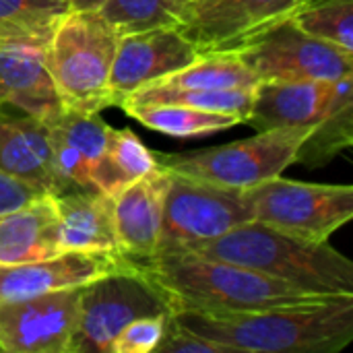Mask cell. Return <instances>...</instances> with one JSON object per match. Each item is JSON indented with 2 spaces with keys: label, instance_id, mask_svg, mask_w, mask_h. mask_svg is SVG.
Returning <instances> with one entry per match:
<instances>
[{
  "label": "cell",
  "instance_id": "1",
  "mask_svg": "<svg viewBox=\"0 0 353 353\" xmlns=\"http://www.w3.org/2000/svg\"><path fill=\"white\" fill-rule=\"evenodd\" d=\"M172 319L228 353H337L353 341V296L230 314L172 312Z\"/></svg>",
  "mask_w": 353,
  "mask_h": 353
},
{
  "label": "cell",
  "instance_id": "2",
  "mask_svg": "<svg viewBox=\"0 0 353 353\" xmlns=\"http://www.w3.org/2000/svg\"><path fill=\"white\" fill-rule=\"evenodd\" d=\"M132 267L165 298L172 312L230 314L333 298L310 294L242 265L192 252L155 254Z\"/></svg>",
  "mask_w": 353,
  "mask_h": 353
},
{
  "label": "cell",
  "instance_id": "3",
  "mask_svg": "<svg viewBox=\"0 0 353 353\" xmlns=\"http://www.w3.org/2000/svg\"><path fill=\"white\" fill-rule=\"evenodd\" d=\"M188 252L254 269L316 296H353L347 256L329 242L296 238L259 221H246Z\"/></svg>",
  "mask_w": 353,
  "mask_h": 353
},
{
  "label": "cell",
  "instance_id": "4",
  "mask_svg": "<svg viewBox=\"0 0 353 353\" xmlns=\"http://www.w3.org/2000/svg\"><path fill=\"white\" fill-rule=\"evenodd\" d=\"M118 31L99 10H66L46 46V64L66 110L101 114L112 108L108 81Z\"/></svg>",
  "mask_w": 353,
  "mask_h": 353
},
{
  "label": "cell",
  "instance_id": "5",
  "mask_svg": "<svg viewBox=\"0 0 353 353\" xmlns=\"http://www.w3.org/2000/svg\"><path fill=\"white\" fill-rule=\"evenodd\" d=\"M312 126L261 130L250 139L234 141L190 153L157 157L168 172L209 182L221 188L248 190L281 176L296 163V155Z\"/></svg>",
  "mask_w": 353,
  "mask_h": 353
},
{
  "label": "cell",
  "instance_id": "6",
  "mask_svg": "<svg viewBox=\"0 0 353 353\" xmlns=\"http://www.w3.org/2000/svg\"><path fill=\"white\" fill-rule=\"evenodd\" d=\"M250 221L310 242L329 238L353 217V186L312 184L281 176L244 190Z\"/></svg>",
  "mask_w": 353,
  "mask_h": 353
},
{
  "label": "cell",
  "instance_id": "7",
  "mask_svg": "<svg viewBox=\"0 0 353 353\" xmlns=\"http://www.w3.org/2000/svg\"><path fill=\"white\" fill-rule=\"evenodd\" d=\"M246 221H250V213L244 190L221 188L170 172L157 254L188 252Z\"/></svg>",
  "mask_w": 353,
  "mask_h": 353
},
{
  "label": "cell",
  "instance_id": "8",
  "mask_svg": "<svg viewBox=\"0 0 353 353\" xmlns=\"http://www.w3.org/2000/svg\"><path fill=\"white\" fill-rule=\"evenodd\" d=\"M172 314L165 298L132 265L101 275L81 290L70 353H110L114 337L134 319Z\"/></svg>",
  "mask_w": 353,
  "mask_h": 353
},
{
  "label": "cell",
  "instance_id": "9",
  "mask_svg": "<svg viewBox=\"0 0 353 353\" xmlns=\"http://www.w3.org/2000/svg\"><path fill=\"white\" fill-rule=\"evenodd\" d=\"M261 81H339L353 74V52L308 35L290 19L236 50Z\"/></svg>",
  "mask_w": 353,
  "mask_h": 353
},
{
  "label": "cell",
  "instance_id": "10",
  "mask_svg": "<svg viewBox=\"0 0 353 353\" xmlns=\"http://www.w3.org/2000/svg\"><path fill=\"white\" fill-rule=\"evenodd\" d=\"M50 27H0V110L27 114L43 124L62 105L46 64Z\"/></svg>",
  "mask_w": 353,
  "mask_h": 353
},
{
  "label": "cell",
  "instance_id": "11",
  "mask_svg": "<svg viewBox=\"0 0 353 353\" xmlns=\"http://www.w3.org/2000/svg\"><path fill=\"white\" fill-rule=\"evenodd\" d=\"M81 290L64 288L0 304V352L70 353L79 325Z\"/></svg>",
  "mask_w": 353,
  "mask_h": 353
},
{
  "label": "cell",
  "instance_id": "12",
  "mask_svg": "<svg viewBox=\"0 0 353 353\" xmlns=\"http://www.w3.org/2000/svg\"><path fill=\"white\" fill-rule=\"evenodd\" d=\"M306 0H190L180 29L199 54L236 52L259 33L288 21Z\"/></svg>",
  "mask_w": 353,
  "mask_h": 353
},
{
  "label": "cell",
  "instance_id": "13",
  "mask_svg": "<svg viewBox=\"0 0 353 353\" xmlns=\"http://www.w3.org/2000/svg\"><path fill=\"white\" fill-rule=\"evenodd\" d=\"M199 56L194 43L176 27H155L120 35L108 81L110 103L118 108L139 87L184 68Z\"/></svg>",
  "mask_w": 353,
  "mask_h": 353
},
{
  "label": "cell",
  "instance_id": "14",
  "mask_svg": "<svg viewBox=\"0 0 353 353\" xmlns=\"http://www.w3.org/2000/svg\"><path fill=\"white\" fill-rule=\"evenodd\" d=\"M128 265L130 263L122 256L72 250L46 261L0 265V304L27 300L64 288L85 285Z\"/></svg>",
  "mask_w": 353,
  "mask_h": 353
},
{
  "label": "cell",
  "instance_id": "15",
  "mask_svg": "<svg viewBox=\"0 0 353 353\" xmlns=\"http://www.w3.org/2000/svg\"><path fill=\"white\" fill-rule=\"evenodd\" d=\"M168 184L170 172L159 168L112 196L118 250L132 265L157 254Z\"/></svg>",
  "mask_w": 353,
  "mask_h": 353
},
{
  "label": "cell",
  "instance_id": "16",
  "mask_svg": "<svg viewBox=\"0 0 353 353\" xmlns=\"http://www.w3.org/2000/svg\"><path fill=\"white\" fill-rule=\"evenodd\" d=\"M0 172L54 196L72 190L54 168L48 126L14 110H0Z\"/></svg>",
  "mask_w": 353,
  "mask_h": 353
},
{
  "label": "cell",
  "instance_id": "17",
  "mask_svg": "<svg viewBox=\"0 0 353 353\" xmlns=\"http://www.w3.org/2000/svg\"><path fill=\"white\" fill-rule=\"evenodd\" d=\"M337 81H261L244 124L256 132L314 126L325 114Z\"/></svg>",
  "mask_w": 353,
  "mask_h": 353
},
{
  "label": "cell",
  "instance_id": "18",
  "mask_svg": "<svg viewBox=\"0 0 353 353\" xmlns=\"http://www.w3.org/2000/svg\"><path fill=\"white\" fill-rule=\"evenodd\" d=\"M62 252V223L54 194H39L0 213V265L46 261Z\"/></svg>",
  "mask_w": 353,
  "mask_h": 353
},
{
  "label": "cell",
  "instance_id": "19",
  "mask_svg": "<svg viewBox=\"0 0 353 353\" xmlns=\"http://www.w3.org/2000/svg\"><path fill=\"white\" fill-rule=\"evenodd\" d=\"M46 126L54 168L60 178L70 188H91V176L112 126L99 114L74 110H64Z\"/></svg>",
  "mask_w": 353,
  "mask_h": 353
},
{
  "label": "cell",
  "instance_id": "20",
  "mask_svg": "<svg viewBox=\"0 0 353 353\" xmlns=\"http://www.w3.org/2000/svg\"><path fill=\"white\" fill-rule=\"evenodd\" d=\"M54 201L60 213L64 252L122 256L116 240L112 196L93 188H72L56 194Z\"/></svg>",
  "mask_w": 353,
  "mask_h": 353
},
{
  "label": "cell",
  "instance_id": "21",
  "mask_svg": "<svg viewBox=\"0 0 353 353\" xmlns=\"http://www.w3.org/2000/svg\"><path fill=\"white\" fill-rule=\"evenodd\" d=\"M343 77L335 83L325 114L316 120L310 134L298 149L296 163L316 170L333 161L353 145V83Z\"/></svg>",
  "mask_w": 353,
  "mask_h": 353
},
{
  "label": "cell",
  "instance_id": "22",
  "mask_svg": "<svg viewBox=\"0 0 353 353\" xmlns=\"http://www.w3.org/2000/svg\"><path fill=\"white\" fill-rule=\"evenodd\" d=\"M159 168L157 153L147 149L130 128H110L105 149L91 176V188L114 196Z\"/></svg>",
  "mask_w": 353,
  "mask_h": 353
},
{
  "label": "cell",
  "instance_id": "23",
  "mask_svg": "<svg viewBox=\"0 0 353 353\" xmlns=\"http://www.w3.org/2000/svg\"><path fill=\"white\" fill-rule=\"evenodd\" d=\"M122 110L143 126L174 139L209 137L244 124V118L234 114L205 112L180 103H139L126 105Z\"/></svg>",
  "mask_w": 353,
  "mask_h": 353
},
{
  "label": "cell",
  "instance_id": "24",
  "mask_svg": "<svg viewBox=\"0 0 353 353\" xmlns=\"http://www.w3.org/2000/svg\"><path fill=\"white\" fill-rule=\"evenodd\" d=\"M147 85L178 89H254L259 79L236 52H213L201 54L184 68Z\"/></svg>",
  "mask_w": 353,
  "mask_h": 353
},
{
  "label": "cell",
  "instance_id": "25",
  "mask_svg": "<svg viewBox=\"0 0 353 353\" xmlns=\"http://www.w3.org/2000/svg\"><path fill=\"white\" fill-rule=\"evenodd\" d=\"M254 89H178L143 85L120 101L118 108L139 103H180L205 112L234 114L246 120Z\"/></svg>",
  "mask_w": 353,
  "mask_h": 353
},
{
  "label": "cell",
  "instance_id": "26",
  "mask_svg": "<svg viewBox=\"0 0 353 353\" xmlns=\"http://www.w3.org/2000/svg\"><path fill=\"white\" fill-rule=\"evenodd\" d=\"M97 10L118 35L155 27L182 29L188 19L190 0H105Z\"/></svg>",
  "mask_w": 353,
  "mask_h": 353
},
{
  "label": "cell",
  "instance_id": "27",
  "mask_svg": "<svg viewBox=\"0 0 353 353\" xmlns=\"http://www.w3.org/2000/svg\"><path fill=\"white\" fill-rule=\"evenodd\" d=\"M290 21L312 37L353 52V0H306Z\"/></svg>",
  "mask_w": 353,
  "mask_h": 353
},
{
  "label": "cell",
  "instance_id": "28",
  "mask_svg": "<svg viewBox=\"0 0 353 353\" xmlns=\"http://www.w3.org/2000/svg\"><path fill=\"white\" fill-rule=\"evenodd\" d=\"M66 10V0H0V27H50Z\"/></svg>",
  "mask_w": 353,
  "mask_h": 353
},
{
  "label": "cell",
  "instance_id": "29",
  "mask_svg": "<svg viewBox=\"0 0 353 353\" xmlns=\"http://www.w3.org/2000/svg\"><path fill=\"white\" fill-rule=\"evenodd\" d=\"M170 314H153L130 321L112 341L110 353H153L157 350Z\"/></svg>",
  "mask_w": 353,
  "mask_h": 353
},
{
  "label": "cell",
  "instance_id": "30",
  "mask_svg": "<svg viewBox=\"0 0 353 353\" xmlns=\"http://www.w3.org/2000/svg\"><path fill=\"white\" fill-rule=\"evenodd\" d=\"M157 353H228L221 345L205 339V337H199L194 333H190L188 329L180 327L172 314L168 319V327H165V333L157 345Z\"/></svg>",
  "mask_w": 353,
  "mask_h": 353
},
{
  "label": "cell",
  "instance_id": "31",
  "mask_svg": "<svg viewBox=\"0 0 353 353\" xmlns=\"http://www.w3.org/2000/svg\"><path fill=\"white\" fill-rule=\"evenodd\" d=\"M39 194H48V192H43V190H39V188H35V186H31L27 182H21V180L10 178V176L0 172V213L10 211V209L19 207L23 203L39 196Z\"/></svg>",
  "mask_w": 353,
  "mask_h": 353
},
{
  "label": "cell",
  "instance_id": "32",
  "mask_svg": "<svg viewBox=\"0 0 353 353\" xmlns=\"http://www.w3.org/2000/svg\"><path fill=\"white\" fill-rule=\"evenodd\" d=\"M68 10H97L105 0H66Z\"/></svg>",
  "mask_w": 353,
  "mask_h": 353
}]
</instances>
